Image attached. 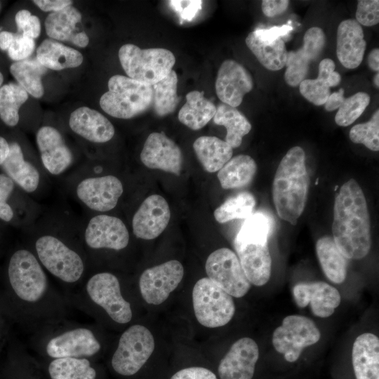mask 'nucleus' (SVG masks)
<instances>
[{
    "instance_id": "6",
    "label": "nucleus",
    "mask_w": 379,
    "mask_h": 379,
    "mask_svg": "<svg viewBox=\"0 0 379 379\" xmlns=\"http://www.w3.org/2000/svg\"><path fill=\"white\" fill-rule=\"evenodd\" d=\"M44 270L67 290L79 285L88 275V260L84 251L51 234L39 236L31 248Z\"/></svg>"
},
{
    "instance_id": "54",
    "label": "nucleus",
    "mask_w": 379,
    "mask_h": 379,
    "mask_svg": "<svg viewBox=\"0 0 379 379\" xmlns=\"http://www.w3.org/2000/svg\"><path fill=\"white\" fill-rule=\"evenodd\" d=\"M41 33V22L39 18L32 15L25 25L22 33L32 39L37 38Z\"/></svg>"
},
{
    "instance_id": "15",
    "label": "nucleus",
    "mask_w": 379,
    "mask_h": 379,
    "mask_svg": "<svg viewBox=\"0 0 379 379\" xmlns=\"http://www.w3.org/2000/svg\"><path fill=\"white\" fill-rule=\"evenodd\" d=\"M123 192L122 182L112 175L86 178L76 187L77 198L86 207L98 212L115 208Z\"/></svg>"
},
{
    "instance_id": "56",
    "label": "nucleus",
    "mask_w": 379,
    "mask_h": 379,
    "mask_svg": "<svg viewBox=\"0 0 379 379\" xmlns=\"http://www.w3.org/2000/svg\"><path fill=\"white\" fill-rule=\"evenodd\" d=\"M32 13L26 9L20 10L15 16V21L17 25V33H22L25 25L28 22Z\"/></svg>"
},
{
    "instance_id": "5",
    "label": "nucleus",
    "mask_w": 379,
    "mask_h": 379,
    "mask_svg": "<svg viewBox=\"0 0 379 379\" xmlns=\"http://www.w3.org/2000/svg\"><path fill=\"white\" fill-rule=\"evenodd\" d=\"M309 182L305 152L293 147L281 160L273 181V201L279 218L296 225L305 206Z\"/></svg>"
},
{
    "instance_id": "23",
    "label": "nucleus",
    "mask_w": 379,
    "mask_h": 379,
    "mask_svg": "<svg viewBox=\"0 0 379 379\" xmlns=\"http://www.w3.org/2000/svg\"><path fill=\"white\" fill-rule=\"evenodd\" d=\"M44 25L46 34L53 40L69 41L81 48L88 44V36L81 26V14L72 5L50 13Z\"/></svg>"
},
{
    "instance_id": "1",
    "label": "nucleus",
    "mask_w": 379,
    "mask_h": 379,
    "mask_svg": "<svg viewBox=\"0 0 379 379\" xmlns=\"http://www.w3.org/2000/svg\"><path fill=\"white\" fill-rule=\"evenodd\" d=\"M6 273L3 299L11 316L30 333L68 318L72 306L64 293L52 286L31 248L15 251L9 258Z\"/></svg>"
},
{
    "instance_id": "18",
    "label": "nucleus",
    "mask_w": 379,
    "mask_h": 379,
    "mask_svg": "<svg viewBox=\"0 0 379 379\" xmlns=\"http://www.w3.org/2000/svg\"><path fill=\"white\" fill-rule=\"evenodd\" d=\"M253 87L249 72L233 60H225L220 65L215 81V91L223 104L237 107L244 96Z\"/></svg>"
},
{
    "instance_id": "22",
    "label": "nucleus",
    "mask_w": 379,
    "mask_h": 379,
    "mask_svg": "<svg viewBox=\"0 0 379 379\" xmlns=\"http://www.w3.org/2000/svg\"><path fill=\"white\" fill-rule=\"evenodd\" d=\"M36 141L41 162L51 174L60 175L70 166L72 154L56 128L49 126L41 127L36 133Z\"/></svg>"
},
{
    "instance_id": "8",
    "label": "nucleus",
    "mask_w": 379,
    "mask_h": 379,
    "mask_svg": "<svg viewBox=\"0 0 379 379\" xmlns=\"http://www.w3.org/2000/svg\"><path fill=\"white\" fill-rule=\"evenodd\" d=\"M119 59L128 77L150 86L166 77L175 62L173 53L168 49H142L132 44L119 48Z\"/></svg>"
},
{
    "instance_id": "60",
    "label": "nucleus",
    "mask_w": 379,
    "mask_h": 379,
    "mask_svg": "<svg viewBox=\"0 0 379 379\" xmlns=\"http://www.w3.org/2000/svg\"><path fill=\"white\" fill-rule=\"evenodd\" d=\"M1 301V300H0V302ZM5 312H9L4 300L3 303L0 305V343H1V340L4 339V335L6 333V331L4 329L5 326H4V319L2 317V314H4Z\"/></svg>"
},
{
    "instance_id": "48",
    "label": "nucleus",
    "mask_w": 379,
    "mask_h": 379,
    "mask_svg": "<svg viewBox=\"0 0 379 379\" xmlns=\"http://www.w3.org/2000/svg\"><path fill=\"white\" fill-rule=\"evenodd\" d=\"M14 189L13 181L6 174H0V219L9 222L13 217V211L7 200Z\"/></svg>"
},
{
    "instance_id": "37",
    "label": "nucleus",
    "mask_w": 379,
    "mask_h": 379,
    "mask_svg": "<svg viewBox=\"0 0 379 379\" xmlns=\"http://www.w3.org/2000/svg\"><path fill=\"white\" fill-rule=\"evenodd\" d=\"M245 41L248 48L266 69L277 71L285 66L288 52L281 38L272 43H265L260 41L253 31L246 36Z\"/></svg>"
},
{
    "instance_id": "57",
    "label": "nucleus",
    "mask_w": 379,
    "mask_h": 379,
    "mask_svg": "<svg viewBox=\"0 0 379 379\" xmlns=\"http://www.w3.org/2000/svg\"><path fill=\"white\" fill-rule=\"evenodd\" d=\"M368 64L369 67L374 72L379 71V49H373L368 56Z\"/></svg>"
},
{
    "instance_id": "53",
    "label": "nucleus",
    "mask_w": 379,
    "mask_h": 379,
    "mask_svg": "<svg viewBox=\"0 0 379 379\" xmlns=\"http://www.w3.org/2000/svg\"><path fill=\"white\" fill-rule=\"evenodd\" d=\"M72 1L69 0H34V3L43 11L57 12L71 6Z\"/></svg>"
},
{
    "instance_id": "11",
    "label": "nucleus",
    "mask_w": 379,
    "mask_h": 379,
    "mask_svg": "<svg viewBox=\"0 0 379 379\" xmlns=\"http://www.w3.org/2000/svg\"><path fill=\"white\" fill-rule=\"evenodd\" d=\"M320 337V331L312 319L302 315H289L274 330L272 344L287 361L294 362L305 347L317 343Z\"/></svg>"
},
{
    "instance_id": "21",
    "label": "nucleus",
    "mask_w": 379,
    "mask_h": 379,
    "mask_svg": "<svg viewBox=\"0 0 379 379\" xmlns=\"http://www.w3.org/2000/svg\"><path fill=\"white\" fill-rule=\"evenodd\" d=\"M293 294L299 307L310 304L313 314L321 318L332 315L341 302L338 290L324 281L299 283L293 287Z\"/></svg>"
},
{
    "instance_id": "51",
    "label": "nucleus",
    "mask_w": 379,
    "mask_h": 379,
    "mask_svg": "<svg viewBox=\"0 0 379 379\" xmlns=\"http://www.w3.org/2000/svg\"><path fill=\"white\" fill-rule=\"evenodd\" d=\"M293 27L288 25L282 26L272 27L270 29H258L253 31L255 36L262 41L265 43H272L281 38L282 36H286L291 30Z\"/></svg>"
},
{
    "instance_id": "63",
    "label": "nucleus",
    "mask_w": 379,
    "mask_h": 379,
    "mask_svg": "<svg viewBox=\"0 0 379 379\" xmlns=\"http://www.w3.org/2000/svg\"><path fill=\"white\" fill-rule=\"evenodd\" d=\"M3 81H4V76L2 73L0 72V88L3 84Z\"/></svg>"
},
{
    "instance_id": "55",
    "label": "nucleus",
    "mask_w": 379,
    "mask_h": 379,
    "mask_svg": "<svg viewBox=\"0 0 379 379\" xmlns=\"http://www.w3.org/2000/svg\"><path fill=\"white\" fill-rule=\"evenodd\" d=\"M345 98L344 97V89L340 88L338 91L330 94L324 104V108L328 112L334 111L341 106Z\"/></svg>"
},
{
    "instance_id": "7",
    "label": "nucleus",
    "mask_w": 379,
    "mask_h": 379,
    "mask_svg": "<svg viewBox=\"0 0 379 379\" xmlns=\"http://www.w3.org/2000/svg\"><path fill=\"white\" fill-rule=\"evenodd\" d=\"M152 86L123 75L108 81V91L100 99V105L109 115L128 119L147 110L152 105Z\"/></svg>"
},
{
    "instance_id": "10",
    "label": "nucleus",
    "mask_w": 379,
    "mask_h": 379,
    "mask_svg": "<svg viewBox=\"0 0 379 379\" xmlns=\"http://www.w3.org/2000/svg\"><path fill=\"white\" fill-rule=\"evenodd\" d=\"M192 302L197 321L208 328L226 325L235 313L232 297L208 277L194 284Z\"/></svg>"
},
{
    "instance_id": "49",
    "label": "nucleus",
    "mask_w": 379,
    "mask_h": 379,
    "mask_svg": "<svg viewBox=\"0 0 379 379\" xmlns=\"http://www.w3.org/2000/svg\"><path fill=\"white\" fill-rule=\"evenodd\" d=\"M171 7L182 19L191 20L201 8V1H170Z\"/></svg>"
},
{
    "instance_id": "28",
    "label": "nucleus",
    "mask_w": 379,
    "mask_h": 379,
    "mask_svg": "<svg viewBox=\"0 0 379 379\" xmlns=\"http://www.w3.org/2000/svg\"><path fill=\"white\" fill-rule=\"evenodd\" d=\"M352 360L357 379H379V338L371 333L359 335L354 342Z\"/></svg>"
},
{
    "instance_id": "46",
    "label": "nucleus",
    "mask_w": 379,
    "mask_h": 379,
    "mask_svg": "<svg viewBox=\"0 0 379 379\" xmlns=\"http://www.w3.org/2000/svg\"><path fill=\"white\" fill-rule=\"evenodd\" d=\"M35 48L34 39L20 33H14L13 41L8 51V57L15 61H21L32 53Z\"/></svg>"
},
{
    "instance_id": "64",
    "label": "nucleus",
    "mask_w": 379,
    "mask_h": 379,
    "mask_svg": "<svg viewBox=\"0 0 379 379\" xmlns=\"http://www.w3.org/2000/svg\"><path fill=\"white\" fill-rule=\"evenodd\" d=\"M0 6H1V4H0Z\"/></svg>"
},
{
    "instance_id": "31",
    "label": "nucleus",
    "mask_w": 379,
    "mask_h": 379,
    "mask_svg": "<svg viewBox=\"0 0 379 379\" xmlns=\"http://www.w3.org/2000/svg\"><path fill=\"white\" fill-rule=\"evenodd\" d=\"M196 155L208 173L218 171L232 157V147L215 136H201L193 144Z\"/></svg>"
},
{
    "instance_id": "39",
    "label": "nucleus",
    "mask_w": 379,
    "mask_h": 379,
    "mask_svg": "<svg viewBox=\"0 0 379 379\" xmlns=\"http://www.w3.org/2000/svg\"><path fill=\"white\" fill-rule=\"evenodd\" d=\"M177 86L178 76L174 70L152 86L151 107L157 116L164 117L175 111L180 100L177 95Z\"/></svg>"
},
{
    "instance_id": "24",
    "label": "nucleus",
    "mask_w": 379,
    "mask_h": 379,
    "mask_svg": "<svg viewBox=\"0 0 379 379\" xmlns=\"http://www.w3.org/2000/svg\"><path fill=\"white\" fill-rule=\"evenodd\" d=\"M366 47L361 25L355 19L343 20L338 27L336 36V55L341 65L347 69L359 67Z\"/></svg>"
},
{
    "instance_id": "62",
    "label": "nucleus",
    "mask_w": 379,
    "mask_h": 379,
    "mask_svg": "<svg viewBox=\"0 0 379 379\" xmlns=\"http://www.w3.org/2000/svg\"><path fill=\"white\" fill-rule=\"evenodd\" d=\"M373 81H374L375 86L377 88H378V86H379V74H378V72H377L376 74L375 75L374 79H373Z\"/></svg>"
},
{
    "instance_id": "25",
    "label": "nucleus",
    "mask_w": 379,
    "mask_h": 379,
    "mask_svg": "<svg viewBox=\"0 0 379 379\" xmlns=\"http://www.w3.org/2000/svg\"><path fill=\"white\" fill-rule=\"evenodd\" d=\"M70 128L83 138L95 143H104L114 136L112 124L103 114L88 107L74 110L69 117Z\"/></svg>"
},
{
    "instance_id": "2",
    "label": "nucleus",
    "mask_w": 379,
    "mask_h": 379,
    "mask_svg": "<svg viewBox=\"0 0 379 379\" xmlns=\"http://www.w3.org/2000/svg\"><path fill=\"white\" fill-rule=\"evenodd\" d=\"M30 348L41 359L87 358L96 360L105 348L100 327L63 319L31 333Z\"/></svg>"
},
{
    "instance_id": "3",
    "label": "nucleus",
    "mask_w": 379,
    "mask_h": 379,
    "mask_svg": "<svg viewBox=\"0 0 379 379\" xmlns=\"http://www.w3.org/2000/svg\"><path fill=\"white\" fill-rule=\"evenodd\" d=\"M332 232L333 240L347 259L359 260L371 246L370 217L364 192L354 179L335 195Z\"/></svg>"
},
{
    "instance_id": "16",
    "label": "nucleus",
    "mask_w": 379,
    "mask_h": 379,
    "mask_svg": "<svg viewBox=\"0 0 379 379\" xmlns=\"http://www.w3.org/2000/svg\"><path fill=\"white\" fill-rule=\"evenodd\" d=\"M325 44L326 35L321 28L312 27L307 29L302 46L287 53L284 79L288 85L295 87L305 79L310 62L320 56Z\"/></svg>"
},
{
    "instance_id": "19",
    "label": "nucleus",
    "mask_w": 379,
    "mask_h": 379,
    "mask_svg": "<svg viewBox=\"0 0 379 379\" xmlns=\"http://www.w3.org/2000/svg\"><path fill=\"white\" fill-rule=\"evenodd\" d=\"M170 218L171 211L166 200L159 194L150 195L133 217V232L138 239H154L166 228Z\"/></svg>"
},
{
    "instance_id": "36",
    "label": "nucleus",
    "mask_w": 379,
    "mask_h": 379,
    "mask_svg": "<svg viewBox=\"0 0 379 379\" xmlns=\"http://www.w3.org/2000/svg\"><path fill=\"white\" fill-rule=\"evenodd\" d=\"M213 121L225 127L227 130L225 142L232 149L241 145L243 137L251 129V123L241 112L236 107L223 103L216 107Z\"/></svg>"
},
{
    "instance_id": "12",
    "label": "nucleus",
    "mask_w": 379,
    "mask_h": 379,
    "mask_svg": "<svg viewBox=\"0 0 379 379\" xmlns=\"http://www.w3.org/2000/svg\"><path fill=\"white\" fill-rule=\"evenodd\" d=\"M205 269L208 278L232 297H243L251 288L238 256L227 248L212 252Z\"/></svg>"
},
{
    "instance_id": "17",
    "label": "nucleus",
    "mask_w": 379,
    "mask_h": 379,
    "mask_svg": "<svg viewBox=\"0 0 379 379\" xmlns=\"http://www.w3.org/2000/svg\"><path fill=\"white\" fill-rule=\"evenodd\" d=\"M140 160L147 168L159 169L180 175L182 154L178 145L164 133L154 132L147 138L141 151Z\"/></svg>"
},
{
    "instance_id": "38",
    "label": "nucleus",
    "mask_w": 379,
    "mask_h": 379,
    "mask_svg": "<svg viewBox=\"0 0 379 379\" xmlns=\"http://www.w3.org/2000/svg\"><path fill=\"white\" fill-rule=\"evenodd\" d=\"M10 72L18 84L27 93L35 98L43 96L44 90L41 78L46 73L47 68L41 65L36 58L15 62L11 65Z\"/></svg>"
},
{
    "instance_id": "4",
    "label": "nucleus",
    "mask_w": 379,
    "mask_h": 379,
    "mask_svg": "<svg viewBox=\"0 0 379 379\" xmlns=\"http://www.w3.org/2000/svg\"><path fill=\"white\" fill-rule=\"evenodd\" d=\"M63 293L72 308L98 321L123 326L133 318L132 305L123 293L121 281L110 272L88 274L76 288Z\"/></svg>"
},
{
    "instance_id": "26",
    "label": "nucleus",
    "mask_w": 379,
    "mask_h": 379,
    "mask_svg": "<svg viewBox=\"0 0 379 379\" xmlns=\"http://www.w3.org/2000/svg\"><path fill=\"white\" fill-rule=\"evenodd\" d=\"M48 379H102V370L87 358H38Z\"/></svg>"
},
{
    "instance_id": "43",
    "label": "nucleus",
    "mask_w": 379,
    "mask_h": 379,
    "mask_svg": "<svg viewBox=\"0 0 379 379\" xmlns=\"http://www.w3.org/2000/svg\"><path fill=\"white\" fill-rule=\"evenodd\" d=\"M370 100L369 95L364 92H358L345 98L335 114V123L340 126L351 125L365 111Z\"/></svg>"
},
{
    "instance_id": "42",
    "label": "nucleus",
    "mask_w": 379,
    "mask_h": 379,
    "mask_svg": "<svg viewBox=\"0 0 379 379\" xmlns=\"http://www.w3.org/2000/svg\"><path fill=\"white\" fill-rule=\"evenodd\" d=\"M255 199L248 192L239 193L227 199L213 213L219 223H225L234 219H246L253 214Z\"/></svg>"
},
{
    "instance_id": "61",
    "label": "nucleus",
    "mask_w": 379,
    "mask_h": 379,
    "mask_svg": "<svg viewBox=\"0 0 379 379\" xmlns=\"http://www.w3.org/2000/svg\"><path fill=\"white\" fill-rule=\"evenodd\" d=\"M327 81L330 88L337 86L341 81V76L338 72L334 71L328 77Z\"/></svg>"
},
{
    "instance_id": "44",
    "label": "nucleus",
    "mask_w": 379,
    "mask_h": 379,
    "mask_svg": "<svg viewBox=\"0 0 379 379\" xmlns=\"http://www.w3.org/2000/svg\"><path fill=\"white\" fill-rule=\"evenodd\" d=\"M350 139L356 144H363L372 151L379 150V110L366 123L354 126L350 131Z\"/></svg>"
},
{
    "instance_id": "29",
    "label": "nucleus",
    "mask_w": 379,
    "mask_h": 379,
    "mask_svg": "<svg viewBox=\"0 0 379 379\" xmlns=\"http://www.w3.org/2000/svg\"><path fill=\"white\" fill-rule=\"evenodd\" d=\"M8 154L1 165L6 175L14 183L28 193L34 192L39 187L40 174L37 168L24 158L22 150L17 142L9 144Z\"/></svg>"
},
{
    "instance_id": "58",
    "label": "nucleus",
    "mask_w": 379,
    "mask_h": 379,
    "mask_svg": "<svg viewBox=\"0 0 379 379\" xmlns=\"http://www.w3.org/2000/svg\"><path fill=\"white\" fill-rule=\"evenodd\" d=\"M14 33L8 31L0 32V49L6 51L13 39Z\"/></svg>"
},
{
    "instance_id": "20",
    "label": "nucleus",
    "mask_w": 379,
    "mask_h": 379,
    "mask_svg": "<svg viewBox=\"0 0 379 379\" xmlns=\"http://www.w3.org/2000/svg\"><path fill=\"white\" fill-rule=\"evenodd\" d=\"M259 357L257 343L244 337L234 342L218 366L220 379H252Z\"/></svg>"
},
{
    "instance_id": "27",
    "label": "nucleus",
    "mask_w": 379,
    "mask_h": 379,
    "mask_svg": "<svg viewBox=\"0 0 379 379\" xmlns=\"http://www.w3.org/2000/svg\"><path fill=\"white\" fill-rule=\"evenodd\" d=\"M235 248L249 282L258 286L265 285L270 279L272 268L267 244H248Z\"/></svg>"
},
{
    "instance_id": "14",
    "label": "nucleus",
    "mask_w": 379,
    "mask_h": 379,
    "mask_svg": "<svg viewBox=\"0 0 379 379\" xmlns=\"http://www.w3.org/2000/svg\"><path fill=\"white\" fill-rule=\"evenodd\" d=\"M183 276V266L175 260L147 268L139 278L140 295L148 304H161L178 287Z\"/></svg>"
},
{
    "instance_id": "32",
    "label": "nucleus",
    "mask_w": 379,
    "mask_h": 379,
    "mask_svg": "<svg viewBox=\"0 0 379 379\" xmlns=\"http://www.w3.org/2000/svg\"><path fill=\"white\" fill-rule=\"evenodd\" d=\"M216 107L204 97V91H193L186 95V102L178 112L179 121L192 130H199L213 118Z\"/></svg>"
},
{
    "instance_id": "50",
    "label": "nucleus",
    "mask_w": 379,
    "mask_h": 379,
    "mask_svg": "<svg viewBox=\"0 0 379 379\" xmlns=\"http://www.w3.org/2000/svg\"><path fill=\"white\" fill-rule=\"evenodd\" d=\"M170 379H218V378L206 368L192 366L177 371Z\"/></svg>"
},
{
    "instance_id": "30",
    "label": "nucleus",
    "mask_w": 379,
    "mask_h": 379,
    "mask_svg": "<svg viewBox=\"0 0 379 379\" xmlns=\"http://www.w3.org/2000/svg\"><path fill=\"white\" fill-rule=\"evenodd\" d=\"M36 60L47 69L62 70L79 67L84 58L77 50L55 40L46 39L36 49Z\"/></svg>"
},
{
    "instance_id": "41",
    "label": "nucleus",
    "mask_w": 379,
    "mask_h": 379,
    "mask_svg": "<svg viewBox=\"0 0 379 379\" xmlns=\"http://www.w3.org/2000/svg\"><path fill=\"white\" fill-rule=\"evenodd\" d=\"M272 222L264 213H253L247 218L234 240L235 246L248 244H267Z\"/></svg>"
},
{
    "instance_id": "45",
    "label": "nucleus",
    "mask_w": 379,
    "mask_h": 379,
    "mask_svg": "<svg viewBox=\"0 0 379 379\" xmlns=\"http://www.w3.org/2000/svg\"><path fill=\"white\" fill-rule=\"evenodd\" d=\"M327 79L321 76L314 79H305L299 85L300 93L314 105H323L331 94Z\"/></svg>"
},
{
    "instance_id": "34",
    "label": "nucleus",
    "mask_w": 379,
    "mask_h": 379,
    "mask_svg": "<svg viewBox=\"0 0 379 379\" xmlns=\"http://www.w3.org/2000/svg\"><path fill=\"white\" fill-rule=\"evenodd\" d=\"M257 171L254 159L246 154L231 158L218 173V178L223 189H237L248 185Z\"/></svg>"
},
{
    "instance_id": "47",
    "label": "nucleus",
    "mask_w": 379,
    "mask_h": 379,
    "mask_svg": "<svg viewBox=\"0 0 379 379\" xmlns=\"http://www.w3.org/2000/svg\"><path fill=\"white\" fill-rule=\"evenodd\" d=\"M356 20L359 25L371 27L379 22V1L361 0L358 1Z\"/></svg>"
},
{
    "instance_id": "9",
    "label": "nucleus",
    "mask_w": 379,
    "mask_h": 379,
    "mask_svg": "<svg viewBox=\"0 0 379 379\" xmlns=\"http://www.w3.org/2000/svg\"><path fill=\"white\" fill-rule=\"evenodd\" d=\"M155 347L154 337L145 326L133 324L120 335L109 360L112 370L118 375L137 374L152 355Z\"/></svg>"
},
{
    "instance_id": "35",
    "label": "nucleus",
    "mask_w": 379,
    "mask_h": 379,
    "mask_svg": "<svg viewBox=\"0 0 379 379\" xmlns=\"http://www.w3.org/2000/svg\"><path fill=\"white\" fill-rule=\"evenodd\" d=\"M4 373L6 379H48L39 359L20 345L12 347Z\"/></svg>"
},
{
    "instance_id": "40",
    "label": "nucleus",
    "mask_w": 379,
    "mask_h": 379,
    "mask_svg": "<svg viewBox=\"0 0 379 379\" xmlns=\"http://www.w3.org/2000/svg\"><path fill=\"white\" fill-rule=\"evenodd\" d=\"M28 93L20 85L8 83L0 88V118L8 126L19 121V109L27 100Z\"/></svg>"
},
{
    "instance_id": "13",
    "label": "nucleus",
    "mask_w": 379,
    "mask_h": 379,
    "mask_svg": "<svg viewBox=\"0 0 379 379\" xmlns=\"http://www.w3.org/2000/svg\"><path fill=\"white\" fill-rule=\"evenodd\" d=\"M130 240L124 222L116 216L100 214L88 221L84 233V251L86 256L102 250L122 251Z\"/></svg>"
},
{
    "instance_id": "52",
    "label": "nucleus",
    "mask_w": 379,
    "mask_h": 379,
    "mask_svg": "<svg viewBox=\"0 0 379 379\" xmlns=\"http://www.w3.org/2000/svg\"><path fill=\"white\" fill-rule=\"evenodd\" d=\"M288 4V0H264L262 1V11L266 16L272 18L285 12Z\"/></svg>"
},
{
    "instance_id": "59",
    "label": "nucleus",
    "mask_w": 379,
    "mask_h": 379,
    "mask_svg": "<svg viewBox=\"0 0 379 379\" xmlns=\"http://www.w3.org/2000/svg\"><path fill=\"white\" fill-rule=\"evenodd\" d=\"M9 143L6 140L0 136V166L4 163L9 152Z\"/></svg>"
},
{
    "instance_id": "33",
    "label": "nucleus",
    "mask_w": 379,
    "mask_h": 379,
    "mask_svg": "<svg viewBox=\"0 0 379 379\" xmlns=\"http://www.w3.org/2000/svg\"><path fill=\"white\" fill-rule=\"evenodd\" d=\"M316 251L327 278L335 284L343 283L347 276V258L340 251L333 239L328 236L319 239Z\"/></svg>"
}]
</instances>
